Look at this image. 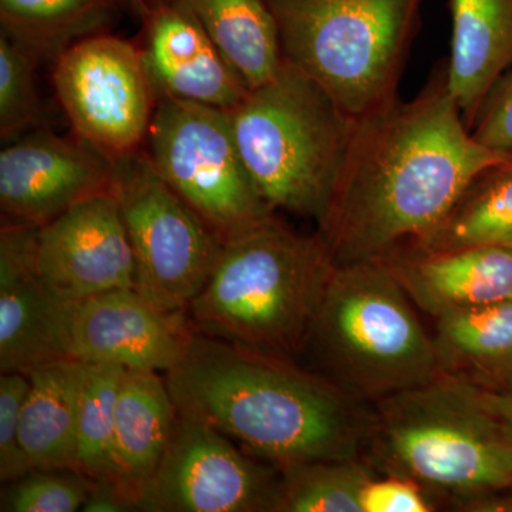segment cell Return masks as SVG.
<instances>
[{
  "label": "cell",
  "instance_id": "13",
  "mask_svg": "<svg viewBox=\"0 0 512 512\" xmlns=\"http://www.w3.org/2000/svg\"><path fill=\"white\" fill-rule=\"evenodd\" d=\"M37 272L62 301L136 289V259L113 191L80 201L39 227Z\"/></svg>",
  "mask_w": 512,
  "mask_h": 512
},
{
  "label": "cell",
  "instance_id": "30",
  "mask_svg": "<svg viewBox=\"0 0 512 512\" xmlns=\"http://www.w3.org/2000/svg\"><path fill=\"white\" fill-rule=\"evenodd\" d=\"M470 131L481 146L512 154V64L485 96Z\"/></svg>",
  "mask_w": 512,
  "mask_h": 512
},
{
  "label": "cell",
  "instance_id": "27",
  "mask_svg": "<svg viewBox=\"0 0 512 512\" xmlns=\"http://www.w3.org/2000/svg\"><path fill=\"white\" fill-rule=\"evenodd\" d=\"M36 57L5 33L0 35V134L19 136L40 121L42 106L35 83Z\"/></svg>",
  "mask_w": 512,
  "mask_h": 512
},
{
  "label": "cell",
  "instance_id": "5",
  "mask_svg": "<svg viewBox=\"0 0 512 512\" xmlns=\"http://www.w3.org/2000/svg\"><path fill=\"white\" fill-rule=\"evenodd\" d=\"M309 345L322 375L369 406L441 373L433 336L382 259L333 266Z\"/></svg>",
  "mask_w": 512,
  "mask_h": 512
},
{
  "label": "cell",
  "instance_id": "28",
  "mask_svg": "<svg viewBox=\"0 0 512 512\" xmlns=\"http://www.w3.org/2000/svg\"><path fill=\"white\" fill-rule=\"evenodd\" d=\"M94 481L73 470L33 471L15 481L3 497L2 511L74 512L82 510Z\"/></svg>",
  "mask_w": 512,
  "mask_h": 512
},
{
  "label": "cell",
  "instance_id": "18",
  "mask_svg": "<svg viewBox=\"0 0 512 512\" xmlns=\"http://www.w3.org/2000/svg\"><path fill=\"white\" fill-rule=\"evenodd\" d=\"M175 420L177 409L165 377L148 370H126L106 483L130 510H138L170 443Z\"/></svg>",
  "mask_w": 512,
  "mask_h": 512
},
{
  "label": "cell",
  "instance_id": "8",
  "mask_svg": "<svg viewBox=\"0 0 512 512\" xmlns=\"http://www.w3.org/2000/svg\"><path fill=\"white\" fill-rule=\"evenodd\" d=\"M146 141L144 154L158 175L222 244L275 214L239 153L231 111L160 97Z\"/></svg>",
  "mask_w": 512,
  "mask_h": 512
},
{
  "label": "cell",
  "instance_id": "6",
  "mask_svg": "<svg viewBox=\"0 0 512 512\" xmlns=\"http://www.w3.org/2000/svg\"><path fill=\"white\" fill-rule=\"evenodd\" d=\"M231 111L239 153L272 211L312 218L328 211L355 119L288 62Z\"/></svg>",
  "mask_w": 512,
  "mask_h": 512
},
{
  "label": "cell",
  "instance_id": "9",
  "mask_svg": "<svg viewBox=\"0 0 512 512\" xmlns=\"http://www.w3.org/2000/svg\"><path fill=\"white\" fill-rule=\"evenodd\" d=\"M116 195L136 259V291L168 312H187L222 241L158 175L146 154L113 160Z\"/></svg>",
  "mask_w": 512,
  "mask_h": 512
},
{
  "label": "cell",
  "instance_id": "23",
  "mask_svg": "<svg viewBox=\"0 0 512 512\" xmlns=\"http://www.w3.org/2000/svg\"><path fill=\"white\" fill-rule=\"evenodd\" d=\"M467 247L512 249V161L478 175L436 227L400 248L443 252Z\"/></svg>",
  "mask_w": 512,
  "mask_h": 512
},
{
  "label": "cell",
  "instance_id": "22",
  "mask_svg": "<svg viewBox=\"0 0 512 512\" xmlns=\"http://www.w3.org/2000/svg\"><path fill=\"white\" fill-rule=\"evenodd\" d=\"M201 23L249 89L284 63L278 28L266 0H177Z\"/></svg>",
  "mask_w": 512,
  "mask_h": 512
},
{
  "label": "cell",
  "instance_id": "17",
  "mask_svg": "<svg viewBox=\"0 0 512 512\" xmlns=\"http://www.w3.org/2000/svg\"><path fill=\"white\" fill-rule=\"evenodd\" d=\"M382 261L414 305L433 318L512 299V249L419 252L397 248Z\"/></svg>",
  "mask_w": 512,
  "mask_h": 512
},
{
  "label": "cell",
  "instance_id": "4",
  "mask_svg": "<svg viewBox=\"0 0 512 512\" xmlns=\"http://www.w3.org/2000/svg\"><path fill=\"white\" fill-rule=\"evenodd\" d=\"M333 266L318 232L269 215L222 244L188 319L198 335L293 359L308 348Z\"/></svg>",
  "mask_w": 512,
  "mask_h": 512
},
{
  "label": "cell",
  "instance_id": "21",
  "mask_svg": "<svg viewBox=\"0 0 512 512\" xmlns=\"http://www.w3.org/2000/svg\"><path fill=\"white\" fill-rule=\"evenodd\" d=\"M434 320L441 373L490 392L512 390V299Z\"/></svg>",
  "mask_w": 512,
  "mask_h": 512
},
{
  "label": "cell",
  "instance_id": "35",
  "mask_svg": "<svg viewBox=\"0 0 512 512\" xmlns=\"http://www.w3.org/2000/svg\"><path fill=\"white\" fill-rule=\"evenodd\" d=\"M128 2L133 3L140 12L144 9V6H146V0H128Z\"/></svg>",
  "mask_w": 512,
  "mask_h": 512
},
{
  "label": "cell",
  "instance_id": "1",
  "mask_svg": "<svg viewBox=\"0 0 512 512\" xmlns=\"http://www.w3.org/2000/svg\"><path fill=\"white\" fill-rule=\"evenodd\" d=\"M511 161L471 136L443 62L413 99L355 120L318 235L335 266L382 259L436 227L478 175Z\"/></svg>",
  "mask_w": 512,
  "mask_h": 512
},
{
  "label": "cell",
  "instance_id": "32",
  "mask_svg": "<svg viewBox=\"0 0 512 512\" xmlns=\"http://www.w3.org/2000/svg\"><path fill=\"white\" fill-rule=\"evenodd\" d=\"M82 511L86 512H119L130 511V507L119 497L106 481H94L92 491L84 503Z\"/></svg>",
  "mask_w": 512,
  "mask_h": 512
},
{
  "label": "cell",
  "instance_id": "25",
  "mask_svg": "<svg viewBox=\"0 0 512 512\" xmlns=\"http://www.w3.org/2000/svg\"><path fill=\"white\" fill-rule=\"evenodd\" d=\"M379 473L367 457L279 470L276 512H362L363 488Z\"/></svg>",
  "mask_w": 512,
  "mask_h": 512
},
{
  "label": "cell",
  "instance_id": "29",
  "mask_svg": "<svg viewBox=\"0 0 512 512\" xmlns=\"http://www.w3.org/2000/svg\"><path fill=\"white\" fill-rule=\"evenodd\" d=\"M29 390V377L22 372L0 376V480L15 483L33 473L20 444L23 404Z\"/></svg>",
  "mask_w": 512,
  "mask_h": 512
},
{
  "label": "cell",
  "instance_id": "12",
  "mask_svg": "<svg viewBox=\"0 0 512 512\" xmlns=\"http://www.w3.org/2000/svg\"><path fill=\"white\" fill-rule=\"evenodd\" d=\"M195 330L187 312H168L136 289L63 301L64 356L127 370L168 373L190 348Z\"/></svg>",
  "mask_w": 512,
  "mask_h": 512
},
{
  "label": "cell",
  "instance_id": "34",
  "mask_svg": "<svg viewBox=\"0 0 512 512\" xmlns=\"http://www.w3.org/2000/svg\"><path fill=\"white\" fill-rule=\"evenodd\" d=\"M471 512H512V490L480 501Z\"/></svg>",
  "mask_w": 512,
  "mask_h": 512
},
{
  "label": "cell",
  "instance_id": "19",
  "mask_svg": "<svg viewBox=\"0 0 512 512\" xmlns=\"http://www.w3.org/2000/svg\"><path fill=\"white\" fill-rule=\"evenodd\" d=\"M450 92L470 128L494 83L512 64V0H451Z\"/></svg>",
  "mask_w": 512,
  "mask_h": 512
},
{
  "label": "cell",
  "instance_id": "26",
  "mask_svg": "<svg viewBox=\"0 0 512 512\" xmlns=\"http://www.w3.org/2000/svg\"><path fill=\"white\" fill-rule=\"evenodd\" d=\"M124 367L86 363L76 431V470L107 481Z\"/></svg>",
  "mask_w": 512,
  "mask_h": 512
},
{
  "label": "cell",
  "instance_id": "14",
  "mask_svg": "<svg viewBox=\"0 0 512 512\" xmlns=\"http://www.w3.org/2000/svg\"><path fill=\"white\" fill-rule=\"evenodd\" d=\"M113 160L79 140L30 134L0 151L2 222L42 227L80 201L111 190Z\"/></svg>",
  "mask_w": 512,
  "mask_h": 512
},
{
  "label": "cell",
  "instance_id": "10",
  "mask_svg": "<svg viewBox=\"0 0 512 512\" xmlns=\"http://www.w3.org/2000/svg\"><path fill=\"white\" fill-rule=\"evenodd\" d=\"M53 86L74 136L111 160L146 141L157 96L133 43L106 33L79 40L55 60Z\"/></svg>",
  "mask_w": 512,
  "mask_h": 512
},
{
  "label": "cell",
  "instance_id": "20",
  "mask_svg": "<svg viewBox=\"0 0 512 512\" xmlns=\"http://www.w3.org/2000/svg\"><path fill=\"white\" fill-rule=\"evenodd\" d=\"M86 363L64 357L26 372L20 444L33 471L76 470V431Z\"/></svg>",
  "mask_w": 512,
  "mask_h": 512
},
{
  "label": "cell",
  "instance_id": "11",
  "mask_svg": "<svg viewBox=\"0 0 512 512\" xmlns=\"http://www.w3.org/2000/svg\"><path fill=\"white\" fill-rule=\"evenodd\" d=\"M278 471L256 463L221 431L177 413L170 443L138 510L274 511Z\"/></svg>",
  "mask_w": 512,
  "mask_h": 512
},
{
  "label": "cell",
  "instance_id": "16",
  "mask_svg": "<svg viewBox=\"0 0 512 512\" xmlns=\"http://www.w3.org/2000/svg\"><path fill=\"white\" fill-rule=\"evenodd\" d=\"M39 227L2 222L0 229V370L35 369L64 359L60 338L62 299L40 279Z\"/></svg>",
  "mask_w": 512,
  "mask_h": 512
},
{
  "label": "cell",
  "instance_id": "2",
  "mask_svg": "<svg viewBox=\"0 0 512 512\" xmlns=\"http://www.w3.org/2000/svg\"><path fill=\"white\" fill-rule=\"evenodd\" d=\"M164 377L178 414L214 427L276 470L366 457L369 404L289 357L195 333Z\"/></svg>",
  "mask_w": 512,
  "mask_h": 512
},
{
  "label": "cell",
  "instance_id": "7",
  "mask_svg": "<svg viewBox=\"0 0 512 512\" xmlns=\"http://www.w3.org/2000/svg\"><path fill=\"white\" fill-rule=\"evenodd\" d=\"M285 62L352 119L397 99L423 0H266Z\"/></svg>",
  "mask_w": 512,
  "mask_h": 512
},
{
  "label": "cell",
  "instance_id": "15",
  "mask_svg": "<svg viewBox=\"0 0 512 512\" xmlns=\"http://www.w3.org/2000/svg\"><path fill=\"white\" fill-rule=\"evenodd\" d=\"M146 43L141 50L157 99L194 101L232 110L249 92L197 18L177 0L144 6Z\"/></svg>",
  "mask_w": 512,
  "mask_h": 512
},
{
  "label": "cell",
  "instance_id": "3",
  "mask_svg": "<svg viewBox=\"0 0 512 512\" xmlns=\"http://www.w3.org/2000/svg\"><path fill=\"white\" fill-rule=\"evenodd\" d=\"M366 451L377 471L456 510L512 490V448L487 390L447 373L372 404Z\"/></svg>",
  "mask_w": 512,
  "mask_h": 512
},
{
  "label": "cell",
  "instance_id": "33",
  "mask_svg": "<svg viewBox=\"0 0 512 512\" xmlns=\"http://www.w3.org/2000/svg\"><path fill=\"white\" fill-rule=\"evenodd\" d=\"M488 402L493 407L501 424H503L507 439L512 448V390H503V392H490L487 390Z\"/></svg>",
  "mask_w": 512,
  "mask_h": 512
},
{
  "label": "cell",
  "instance_id": "24",
  "mask_svg": "<svg viewBox=\"0 0 512 512\" xmlns=\"http://www.w3.org/2000/svg\"><path fill=\"white\" fill-rule=\"evenodd\" d=\"M117 0H0L2 33L36 59L53 62L109 25Z\"/></svg>",
  "mask_w": 512,
  "mask_h": 512
},
{
  "label": "cell",
  "instance_id": "31",
  "mask_svg": "<svg viewBox=\"0 0 512 512\" xmlns=\"http://www.w3.org/2000/svg\"><path fill=\"white\" fill-rule=\"evenodd\" d=\"M379 473L363 488L362 512H431L437 504L429 493L410 478Z\"/></svg>",
  "mask_w": 512,
  "mask_h": 512
}]
</instances>
